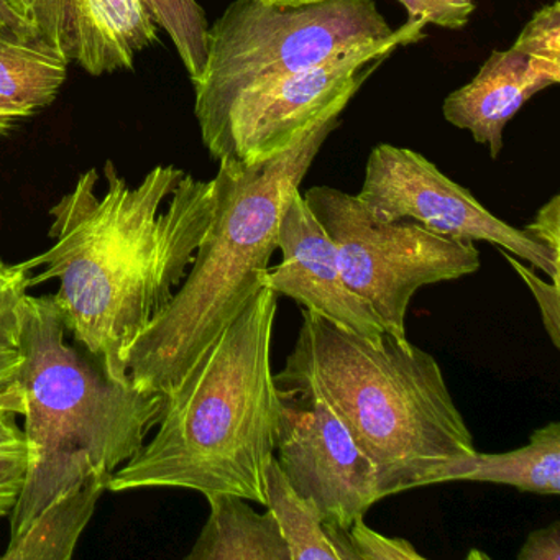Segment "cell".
I'll return each instance as SVG.
<instances>
[{
	"mask_svg": "<svg viewBox=\"0 0 560 560\" xmlns=\"http://www.w3.org/2000/svg\"><path fill=\"white\" fill-rule=\"evenodd\" d=\"M349 540L355 560H424L411 542L401 537H386L366 526L363 517L349 527Z\"/></svg>",
	"mask_w": 560,
	"mask_h": 560,
	"instance_id": "cell-22",
	"label": "cell"
},
{
	"mask_svg": "<svg viewBox=\"0 0 560 560\" xmlns=\"http://www.w3.org/2000/svg\"><path fill=\"white\" fill-rule=\"evenodd\" d=\"M68 67L47 45L0 35V113L22 120L54 104Z\"/></svg>",
	"mask_w": 560,
	"mask_h": 560,
	"instance_id": "cell-16",
	"label": "cell"
},
{
	"mask_svg": "<svg viewBox=\"0 0 560 560\" xmlns=\"http://www.w3.org/2000/svg\"><path fill=\"white\" fill-rule=\"evenodd\" d=\"M211 513L186 560H291L270 510L258 513L237 494L206 497Z\"/></svg>",
	"mask_w": 560,
	"mask_h": 560,
	"instance_id": "cell-15",
	"label": "cell"
},
{
	"mask_svg": "<svg viewBox=\"0 0 560 560\" xmlns=\"http://www.w3.org/2000/svg\"><path fill=\"white\" fill-rule=\"evenodd\" d=\"M393 31L375 0H319L300 8L234 0L209 27L206 65L192 81L206 149L242 97Z\"/></svg>",
	"mask_w": 560,
	"mask_h": 560,
	"instance_id": "cell-6",
	"label": "cell"
},
{
	"mask_svg": "<svg viewBox=\"0 0 560 560\" xmlns=\"http://www.w3.org/2000/svg\"><path fill=\"white\" fill-rule=\"evenodd\" d=\"M280 399L278 465L326 523L349 529L380 501L375 465L324 399L290 392Z\"/></svg>",
	"mask_w": 560,
	"mask_h": 560,
	"instance_id": "cell-10",
	"label": "cell"
},
{
	"mask_svg": "<svg viewBox=\"0 0 560 560\" xmlns=\"http://www.w3.org/2000/svg\"><path fill=\"white\" fill-rule=\"evenodd\" d=\"M22 350L19 343L0 340V393L19 385L21 375Z\"/></svg>",
	"mask_w": 560,
	"mask_h": 560,
	"instance_id": "cell-27",
	"label": "cell"
},
{
	"mask_svg": "<svg viewBox=\"0 0 560 560\" xmlns=\"http://www.w3.org/2000/svg\"><path fill=\"white\" fill-rule=\"evenodd\" d=\"M362 86L343 91L277 155L219 160L214 214L195 261L172 303L127 352L132 385L163 395L175 388L264 287L288 199Z\"/></svg>",
	"mask_w": 560,
	"mask_h": 560,
	"instance_id": "cell-2",
	"label": "cell"
},
{
	"mask_svg": "<svg viewBox=\"0 0 560 560\" xmlns=\"http://www.w3.org/2000/svg\"><path fill=\"white\" fill-rule=\"evenodd\" d=\"M278 250L281 252L280 264L265 271L264 287L370 342H382L386 334L382 320L347 287L334 242L300 189L291 192L281 215Z\"/></svg>",
	"mask_w": 560,
	"mask_h": 560,
	"instance_id": "cell-12",
	"label": "cell"
},
{
	"mask_svg": "<svg viewBox=\"0 0 560 560\" xmlns=\"http://www.w3.org/2000/svg\"><path fill=\"white\" fill-rule=\"evenodd\" d=\"M55 296H25L19 383L32 464L11 513V536L132 460L162 418L165 395L113 382L68 346Z\"/></svg>",
	"mask_w": 560,
	"mask_h": 560,
	"instance_id": "cell-5",
	"label": "cell"
},
{
	"mask_svg": "<svg viewBox=\"0 0 560 560\" xmlns=\"http://www.w3.org/2000/svg\"><path fill=\"white\" fill-rule=\"evenodd\" d=\"M278 294L261 287L188 375L165 393L155 435L110 477L109 491L186 488L267 506L281 399L271 372Z\"/></svg>",
	"mask_w": 560,
	"mask_h": 560,
	"instance_id": "cell-3",
	"label": "cell"
},
{
	"mask_svg": "<svg viewBox=\"0 0 560 560\" xmlns=\"http://www.w3.org/2000/svg\"><path fill=\"white\" fill-rule=\"evenodd\" d=\"M517 560H560V523L533 530L517 552Z\"/></svg>",
	"mask_w": 560,
	"mask_h": 560,
	"instance_id": "cell-26",
	"label": "cell"
},
{
	"mask_svg": "<svg viewBox=\"0 0 560 560\" xmlns=\"http://www.w3.org/2000/svg\"><path fill=\"white\" fill-rule=\"evenodd\" d=\"M408 12L406 21H422L425 25L462 31L475 11L474 0H398Z\"/></svg>",
	"mask_w": 560,
	"mask_h": 560,
	"instance_id": "cell-24",
	"label": "cell"
},
{
	"mask_svg": "<svg viewBox=\"0 0 560 560\" xmlns=\"http://www.w3.org/2000/svg\"><path fill=\"white\" fill-rule=\"evenodd\" d=\"M12 38L37 42L93 74L132 70L159 40L142 0H0Z\"/></svg>",
	"mask_w": 560,
	"mask_h": 560,
	"instance_id": "cell-11",
	"label": "cell"
},
{
	"mask_svg": "<svg viewBox=\"0 0 560 560\" xmlns=\"http://www.w3.org/2000/svg\"><path fill=\"white\" fill-rule=\"evenodd\" d=\"M556 86L524 55L510 48L493 51L477 77L445 97L442 114L451 126L468 130L475 142L487 145L497 160L503 150V132L521 107L547 88Z\"/></svg>",
	"mask_w": 560,
	"mask_h": 560,
	"instance_id": "cell-13",
	"label": "cell"
},
{
	"mask_svg": "<svg viewBox=\"0 0 560 560\" xmlns=\"http://www.w3.org/2000/svg\"><path fill=\"white\" fill-rule=\"evenodd\" d=\"M524 231L542 242L553 255L560 257V196L556 195L547 201Z\"/></svg>",
	"mask_w": 560,
	"mask_h": 560,
	"instance_id": "cell-25",
	"label": "cell"
},
{
	"mask_svg": "<svg viewBox=\"0 0 560 560\" xmlns=\"http://www.w3.org/2000/svg\"><path fill=\"white\" fill-rule=\"evenodd\" d=\"M264 4L275 5V8H300V5L314 4L319 0H261Z\"/></svg>",
	"mask_w": 560,
	"mask_h": 560,
	"instance_id": "cell-29",
	"label": "cell"
},
{
	"mask_svg": "<svg viewBox=\"0 0 560 560\" xmlns=\"http://www.w3.org/2000/svg\"><path fill=\"white\" fill-rule=\"evenodd\" d=\"M280 392L324 399L375 465L382 498L428 487L448 462L475 452L438 360L385 334L382 342L304 310Z\"/></svg>",
	"mask_w": 560,
	"mask_h": 560,
	"instance_id": "cell-4",
	"label": "cell"
},
{
	"mask_svg": "<svg viewBox=\"0 0 560 560\" xmlns=\"http://www.w3.org/2000/svg\"><path fill=\"white\" fill-rule=\"evenodd\" d=\"M50 209V248L21 261L28 288L60 281L55 301L107 378L129 385L126 357L172 303L214 214V182L155 166L137 186L104 165Z\"/></svg>",
	"mask_w": 560,
	"mask_h": 560,
	"instance_id": "cell-1",
	"label": "cell"
},
{
	"mask_svg": "<svg viewBox=\"0 0 560 560\" xmlns=\"http://www.w3.org/2000/svg\"><path fill=\"white\" fill-rule=\"evenodd\" d=\"M508 264L513 270L523 278L526 287L529 288L533 296L536 298L537 306H539L540 317H542L544 329L549 336L550 342L556 349H560V281L547 283L536 271L521 264V260L514 258L510 252L501 250Z\"/></svg>",
	"mask_w": 560,
	"mask_h": 560,
	"instance_id": "cell-23",
	"label": "cell"
},
{
	"mask_svg": "<svg viewBox=\"0 0 560 560\" xmlns=\"http://www.w3.org/2000/svg\"><path fill=\"white\" fill-rule=\"evenodd\" d=\"M18 122L19 120L14 119V117L0 113V136H5V133L11 132Z\"/></svg>",
	"mask_w": 560,
	"mask_h": 560,
	"instance_id": "cell-30",
	"label": "cell"
},
{
	"mask_svg": "<svg viewBox=\"0 0 560 560\" xmlns=\"http://www.w3.org/2000/svg\"><path fill=\"white\" fill-rule=\"evenodd\" d=\"M422 21H406L388 37L359 45L278 83L242 97L229 110L218 137L208 147L219 162L225 156L260 162L288 149L311 122L353 84L365 81L398 48L425 38Z\"/></svg>",
	"mask_w": 560,
	"mask_h": 560,
	"instance_id": "cell-9",
	"label": "cell"
},
{
	"mask_svg": "<svg viewBox=\"0 0 560 560\" xmlns=\"http://www.w3.org/2000/svg\"><path fill=\"white\" fill-rule=\"evenodd\" d=\"M487 481L530 493H560V424L549 422L530 434L524 447L504 454H474L448 462L429 485Z\"/></svg>",
	"mask_w": 560,
	"mask_h": 560,
	"instance_id": "cell-14",
	"label": "cell"
},
{
	"mask_svg": "<svg viewBox=\"0 0 560 560\" xmlns=\"http://www.w3.org/2000/svg\"><path fill=\"white\" fill-rule=\"evenodd\" d=\"M15 409L0 406V517L11 516L27 480L32 445Z\"/></svg>",
	"mask_w": 560,
	"mask_h": 560,
	"instance_id": "cell-19",
	"label": "cell"
},
{
	"mask_svg": "<svg viewBox=\"0 0 560 560\" xmlns=\"http://www.w3.org/2000/svg\"><path fill=\"white\" fill-rule=\"evenodd\" d=\"M355 196L376 221L412 219L455 241L488 242L560 281V257L524 229L491 214L468 189L415 150L388 143L373 147L362 189Z\"/></svg>",
	"mask_w": 560,
	"mask_h": 560,
	"instance_id": "cell-8",
	"label": "cell"
},
{
	"mask_svg": "<svg viewBox=\"0 0 560 560\" xmlns=\"http://www.w3.org/2000/svg\"><path fill=\"white\" fill-rule=\"evenodd\" d=\"M513 50L524 55L536 70L560 83V2L534 12L514 42Z\"/></svg>",
	"mask_w": 560,
	"mask_h": 560,
	"instance_id": "cell-20",
	"label": "cell"
},
{
	"mask_svg": "<svg viewBox=\"0 0 560 560\" xmlns=\"http://www.w3.org/2000/svg\"><path fill=\"white\" fill-rule=\"evenodd\" d=\"M267 506L277 517L281 534L290 547L291 560H339L323 514L316 504L296 493L277 458L265 471Z\"/></svg>",
	"mask_w": 560,
	"mask_h": 560,
	"instance_id": "cell-17",
	"label": "cell"
},
{
	"mask_svg": "<svg viewBox=\"0 0 560 560\" xmlns=\"http://www.w3.org/2000/svg\"><path fill=\"white\" fill-rule=\"evenodd\" d=\"M0 35H2V37H11L8 18H5L4 9H2V5H0Z\"/></svg>",
	"mask_w": 560,
	"mask_h": 560,
	"instance_id": "cell-31",
	"label": "cell"
},
{
	"mask_svg": "<svg viewBox=\"0 0 560 560\" xmlns=\"http://www.w3.org/2000/svg\"><path fill=\"white\" fill-rule=\"evenodd\" d=\"M0 406H8V408L15 409L24 416L25 412V396L21 383L12 386L8 392L0 393Z\"/></svg>",
	"mask_w": 560,
	"mask_h": 560,
	"instance_id": "cell-28",
	"label": "cell"
},
{
	"mask_svg": "<svg viewBox=\"0 0 560 560\" xmlns=\"http://www.w3.org/2000/svg\"><path fill=\"white\" fill-rule=\"evenodd\" d=\"M28 291V273L21 264L0 258V340L19 343L21 307Z\"/></svg>",
	"mask_w": 560,
	"mask_h": 560,
	"instance_id": "cell-21",
	"label": "cell"
},
{
	"mask_svg": "<svg viewBox=\"0 0 560 560\" xmlns=\"http://www.w3.org/2000/svg\"><path fill=\"white\" fill-rule=\"evenodd\" d=\"M303 198L334 242L347 287L395 339L406 340V314L416 291L480 268L474 242L435 234L415 221H376L357 196L330 186H314Z\"/></svg>",
	"mask_w": 560,
	"mask_h": 560,
	"instance_id": "cell-7",
	"label": "cell"
},
{
	"mask_svg": "<svg viewBox=\"0 0 560 560\" xmlns=\"http://www.w3.org/2000/svg\"><path fill=\"white\" fill-rule=\"evenodd\" d=\"M152 21L168 34L191 81L202 73L208 57L209 24L196 0H142Z\"/></svg>",
	"mask_w": 560,
	"mask_h": 560,
	"instance_id": "cell-18",
	"label": "cell"
}]
</instances>
